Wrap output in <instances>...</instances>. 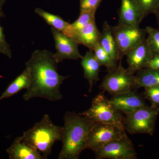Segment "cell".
<instances>
[{
  "label": "cell",
  "instance_id": "6",
  "mask_svg": "<svg viewBox=\"0 0 159 159\" xmlns=\"http://www.w3.org/2000/svg\"><path fill=\"white\" fill-rule=\"evenodd\" d=\"M100 87L112 96L130 92L135 89V76L122 66L120 60L116 67L108 71Z\"/></svg>",
  "mask_w": 159,
  "mask_h": 159
},
{
  "label": "cell",
  "instance_id": "13",
  "mask_svg": "<svg viewBox=\"0 0 159 159\" xmlns=\"http://www.w3.org/2000/svg\"><path fill=\"white\" fill-rule=\"evenodd\" d=\"M144 18L141 9L136 0H121L119 24L139 27V25Z\"/></svg>",
  "mask_w": 159,
  "mask_h": 159
},
{
  "label": "cell",
  "instance_id": "29",
  "mask_svg": "<svg viewBox=\"0 0 159 159\" xmlns=\"http://www.w3.org/2000/svg\"><path fill=\"white\" fill-rule=\"evenodd\" d=\"M155 15L156 17L157 22V24L158 25V27L159 28V6L157 9V11L155 12L154 14Z\"/></svg>",
  "mask_w": 159,
  "mask_h": 159
},
{
  "label": "cell",
  "instance_id": "2",
  "mask_svg": "<svg viewBox=\"0 0 159 159\" xmlns=\"http://www.w3.org/2000/svg\"><path fill=\"white\" fill-rule=\"evenodd\" d=\"M63 119L62 148L57 158L78 159L86 149L89 134L97 122L75 112H66Z\"/></svg>",
  "mask_w": 159,
  "mask_h": 159
},
{
  "label": "cell",
  "instance_id": "15",
  "mask_svg": "<svg viewBox=\"0 0 159 159\" xmlns=\"http://www.w3.org/2000/svg\"><path fill=\"white\" fill-rule=\"evenodd\" d=\"M81 65L84 70V78L88 80L89 85V92L93 90L94 82L99 80L100 64L97 60L93 51L89 50L81 58Z\"/></svg>",
  "mask_w": 159,
  "mask_h": 159
},
{
  "label": "cell",
  "instance_id": "5",
  "mask_svg": "<svg viewBox=\"0 0 159 159\" xmlns=\"http://www.w3.org/2000/svg\"><path fill=\"white\" fill-rule=\"evenodd\" d=\"M159 107L146 106L125 115L124 129L129 133L147 134L152 136L154 132Z\"/></svg>",
  "mask_w": 159,
  "mask_h": 159
},
{
  "label": "cell",
  "instance_id": "8",
  "mask_svg": "<svg viewBox=\"0 0 159 159\" xmlns=\"http://www.w3.org/2000/svg\"><path fill=\"white\" fill-rule=\"evenodd\" d=\"M126 136L124 128L112 124L97 122L89 134L86 149L95 152L109 142Z\"/></svg>",
  "mask_w": 159,
  "mask_h": 159
},
{
  "label": "cell",
  "instance_id": "27",
  "mask_svg": "<svg viewBox=\"0 0 159 159\" xmlns=\"http://www.w3.org/2000/svg\"><path fill=\"white\" fill-rule=\"evenodd\" d=\"M102 0H80V11H88L96 12Z\"/></svg>",
  "mask_w": 159,
  "mask_h": 159
},
{
  "label": "cell",
  "instance_id": "4",
  "mask_svg": "<svg viewBox=\"0 0 159 159\" xmlns=\"http://www.w3.org/2000/svg\"><path fill=\"white\" fill-rule=\"evenodd\" d=\"M79 114L97 123L112 124L124 129L125 118L122 112L111 103L102 92L93 99L89 108Z\"/></svg>",
  "mask_w": 159,
  "mask_h": 159
},
{
  "label": "cell",
  "instance_id": "24",
  "mask_svg": "<svg viewBox=\"0 0 159 159\" xmlns=\"http://www.w3.org/2000/svg\"><path fill=\"white\" fill-rule=\"evenodd\" d=\"M6 0H0V18L5 16L2 10V7L5 4ZM0 53L6 55L9 58H11V50L10 46L6 42L5 35L3 32V28L0 25Z\"/></svg>",
  "mask_w": 159,
  "mask_h": 159
},
{
  "label": "cell",
  "instance_id": "10",
  "mask_svg": "<svg viewBox=\"0 0 159 159\" xmlns=\"http://www.w3.org/2000/svg\"><path fill=\"white\" fill-rule=\"evenodd\" d=\"M51 30L56 50V53L53 54V56L57 64L65 60H75L82 58L78 49L79 44L76 40L53 27Z\"/></svg>",
  "mask_w": 159,
  "mask_h": 159
},
{
  "label": "cell",
  "instance_id": "21",
  "mask_svg": "<svg viewBox=\"0 0 159 159\" xmlns=\"http://www.w3.org/2000/svg\"><path fill=\"white\" fill-rule=\"evenodd\" d=\"M93 52L100 65L106 67L107 71L113 70L118 66V61L113 59L110 55L102 48L100 44L96 46Z\"/></svg>",
  "mask_w": 159,
  "mask_h": 159
},
{
  "label": "cell",
  "instance_id": "26",
  "mask_svg": "<svg viewBox=\"0 0 159 159\" xmlns=\"http://www.w3.org/2000/svg\"><path fill=\"white\" fill-rule=\"evenodd\" d=\"M144 95L152 106L159 107V87L145 88Z\"/></svg>",
  "mask_w": 159,
  "mask_h": 159
},
{
  "label": "cell",
  "instance_id": "17",
  "mask_svg": "<svg viewBox=\"0 0 159 159\" xmlns=\"http://www.w3.org/2000/svg\"><path fill=\"white\" fill-rule=\"evenodd\" d=\"M34 12L43 18L47 24L63 34L72 38L75 40L76 31L74 30L72 24L66 21L59 16L51 14L40 8H36Z\"/></svg>",
  "mask_w": 159,
  "mask_h": 159
},
{
  "label": "cell",
  "instance_id": "1",
  "mask_svg": "<svg viewBox=\"0 0 159 159\" xmlns=\"http://www.w3.org/2000/svg\"><path fill=\"white\" fill-rule=\"evenodd\" d=\"M53 53L47 50H37L26 62L25 68L30 75V86L23 95L26 101L34 98H42L52 102L62 99L61 86L68 76L58 74Z\"/></svg>",
  "mask_w": 159,
  "mask_h": 159
},
{
  "label": "cell",
  "instance_id": "18",
  "mask_svg": "<svg viewBox=\"0 0 159 159\" xmlns=\"http://www.w3.org/2000/svg\"><path fill=\"white\" fill-rule=\"evenodd\" d=\"M99 44L113 59L116 61H119V51L113 33L112 29L107 21L104 22L102 25Z\"/></svg>",
  "mask_w": 159,
  "mask_h": 159
},
{
  "label": "cell",
  "instance_id": "22",
  "mask_svg": "<svg viewBox=\"0 0 159 159\" xmlns=\"http://www.w3.org/2000/svg\"><path fill=\"white\" fill-rule=\"evenodd\" d=\"M145 29L148 35L146 39L152 54L153 55H159V28L147 26Z\"/></svg>",
  "mask_w": 159,
  "mask_h": 159
},
{
  "label": "cell",
  "instance_id": "20",
  "mask_svg": "<svg viewBox=\"0 0 159 159\" xmlns=\"http://www.w3.org/2000/svg\"><path fill=\"white\" fill-rule=\"evenodd\" d=\"M135 76V89L159 87V70L145 68L137 71Z\"/></svg>",
  "mask_w": 159,
  "mask_h": 159
},
{
  "label": "cell",
  "instance_id": "9",
  "mask_svg": "<svg viewBox=\"0 0 159 159\" xmlns=\"http://www.w3.org/2000/svg\"><path fill=\"white\" fill-rule=\"evenodd\" d=\"M98 159H136L133 144L126 136L108 143L95 152Z\"/></svg>",
  "mask_w": 159,
  "mask_h": 159
},
{
  "label": "cell",
  "instance_id": "14",
  "mask_svg": "<svg viewBox=\"0 0 159 159\" xmlns=\"http://www.w3.org/2000/svg\"><path fill=\"white\" fill-rule=\"evenodd\" d=\"M6 152L10 159H44L37 149L17 138L6 149Z\"/></svg>",
  "mask_w": 159,
  "mask_h": 159
},
{
  "label": "cell",
  "instance_id": "16",
  "mask_svg": "<svg viewBox=\"0 0 159 159\" xmlns=\"http://www.w3.org/2000/svg\"><path fill=\"white\" fill-rule=\"evenodd\" d=\"M101 33L98 30L96 20L88 25L76 31L75 40L79 44H82L93 51L100 43Z\"/></svg>",
  "mask_w": 159,
  "mask_h": 159
},
{
  "label": "cell",
  "instance_id": "11",
  "mask_svg": "<svg viewBox=\"0 0 159 159\" xmlns=\"http://www.w3.org/2000/svg\"><path fill=\"white\" fill-rule=\"evenodd\" d=\"M128 69L134 74L147 67L148 62L153 57L147 39L139 44L126 53Z\"/></svg>",
  "mask_w": 159,
  "mask_h": 159
},
{
  "label": "cell",
  "instance_id": "23",
  "mask_svg": "<svg viewBox=\"0 0 159 159\" xmlns=\"http://www.w3.org/2000/svg\"><path fill=\"white\" fill-rule=\"evenodd\" d=\"M96 12L92 11H81L79 17L72 23V25L76 31H79L86 26L88 25L92 22L96 20Z\"/></svg>",
  "mask_w": 159,
  "mask_h": 159
},
{
  "label": "cell",
  "instance_id": "12",
  "mask_svg": "<svg viewBox=\"0 0 159 159\" xmlns=\"http://www.w3.org/2000/svg\"><path fill=\"white\" fill-rule=\"evenodd\" d=\"M110 100L118 109L125 115L146 106L143 98L133 91L113 95Z\"/></svg>",
  "mask_w": 159,
  "mask_h": 159
},
{
  "label": "cell",
  "instance_id": "7",
  "mask_svg": "<svg viewBox=\"0 0 159 159\" xmlns=\"http://www.w3.org/2000/svg\"><path fill=\"white\" fill-rule=\"evenodd\" d=\"M119 51V61L127 52L146 39V29L118 24L112 27Z\"/></svg>",
  "mask_w": 159,
  "mask_h": 159
},
{
  "label": "cell",
  "instance_id": "28",
  "mask_svg": "<svg viewBox=\"0 0 159 159\" xmlns=\"http://www.w3.org/2000/svg\"><path fill=\"white\" fill-rule=\"evenodd\" d=\"M146 68L159 70V55H154L148 62Z\"/></svg>",
  "mask_w": 159,
  "mask_h": 159
},
{
  "label": "cell",
  "instance_id": "25",
  "mask_svg": "<svg viewBox=\"0 0 159 159\" xmlns=\"http://www.w3.org/2000/svg\"><path fill=\"white\" fill-rule=\"evenodd\" d=\"M141 9L144 18L154 14L159 6V0H136Z\"/></svg>",
  "mask_w": 159,
  "mask_h": 159
},
{
  "label": "cell",
  "instance_id": "3",
  "mask_svg": "<svg viewBox=\"0 0 159 159\" xmlns=\"http://www.w3.org/2000/svg\"><path fill=\"white\" fill-rule=\"evenodd\" d=\"M63 134V126L55 125L45 114L40 121L17 138L31 144L46 159L51 154L55 142L62 141Z\"/></svg>",
  "mask_w": 159,
  "mask_h": 159
},
{
  "label": "cell",
  "instance_id": "19",
  "mask_svg": "<svg viewBox=\"0 0 159 159\" xmlns=\"http://www.w3.org/2000/svg\"><path fill=\"white\" fill-rule=\"evenodd\" d=\"M30 82L31 80L29 71L25 68L3 92L0 96V101L14 96L23 89L27 90L30 86Z\"/></svg>",
  "mask_w": 159,
  "mask_h": 159
}]
</instances>
